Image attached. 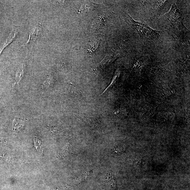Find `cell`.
Listing matches in <instances>:
<instances>
[{"instance_id":"1","label":"cell","mask_w":190,"mask_h":190,"mask_svg":"<svg viewBox=\"0 0 190 190\" xmlns=\"http://www.w3.org/2000/svg\"><path fill=\"white\" fill-rule=\"evenodd\" d=\"M160 19L174 31L183 32L187 30L184 25L182 12L177 8L176 2L172 3L170 10Z\"/></svg>"},{"instance_id":"2","label":"cell","mask_w":190,"mask_h":190,"mask_svg":"<svg viewBox=\"0 0 190 190\" xmlns=\"http://www.w3.org/2000/svg\"><path fill=\"white\" fill-rule=\"evenodd\" d=\"M125 17L128 23L134 28L141 36L151 39H155L159 36L160 31L154 30L146 24L136 21L128 14L125 15Z\"/></svg>"},{"instance_id":"3","label":"cell","mask_w":190,"mask_h":190,"mask_svg":"<svg viewBox=\"0 0 190 190\" xmlns=\"http://www.w3.org/2000/svg\"><path fill=\"white\" fill-rule=\"evenodd\" d=\"M38 30L36 28L35 30L29 35L28 40L25 44L27 47H29V46H32L33 43L34 42L38 36Z\"/></svg>"},{"instance_id":"4","label":"cell","mask_w":190,"mask_h":190,"mask_svg":"<svg viewBox=\"0 0 190 190\" xmlns=\"http://www.w3.org/2000/svg\"><path fill=\"white\" fill-rule=\"evenodd\" d=\"M24 121L21 118L16 117L13 122V128L14 130L18 131L23 126Z\"/></svg>"},{"instance_id":"5","label":"cell","mask_w":190,"mask_h":190,"mask_svg":"<svg viewBox=\"0 0 190 190\" xmlns=\"http://www.w3.org/2000/svg\"><path fill=\"white\" fill-rule=\"evenodd\" d=\"M126 148V146H119L111 150V154L112 155L117 156L124 152Z\"/></svg>"},{"instance_id":"6","label":"cell","mask_w":190,"mask_h":190,"mask_svg":"<svg viewBox=\"0 0 190 190\" xmlns=\"http://www.w3.org/2000/svg\"><path fill=\"white\" fill-rule=\"evenodd\" d=\"M23 66H22V68L19 69L16 73L15 82L13 85V88H16V87L18 86V83L20 80L21 79V78L23 76Z\"/></svg>"},{"instance_id":"7","label":"cell","mask_w":190,"mask_h":190,"mask_svg":"<svg viewBox=\"0 0 190 190\" xmlns=\"http://www.w3.org/2000/svg\"><path fill=\"white\" fill-rule=\"evenodd\" d=\"M17 32H18V30L16 28L14 29V34L13 35V33H12L11 35L9 36V37L8 38V39L7 40V41L6 42V43L4 44V46H3V47L1 50V51H0V55H1V52H2L3 49L6 47L8 46L10 43H11L12 41H13L15 39V37H16L17 35Z\"/></svg>"},{"instance_id":"8","label":"cell","mask_w":190,"mask_h":190,"mask_svg":"<svg viewBox=\"0 0 190 190\" xmlns=\"http://www.w3.org/2000/svg\"><path fill=\"white\" fill-rule=\"evenodd\" d=\"M35 147L39 154H42L43 151V148L41 142L37 138L35 137L34 138Z\"/></svg>"},{"instance_id":"9","label":"cell","mask_w":190,"mask_h":190,"mask_svg":"<svg viewBox=\"0 0 190 190\" xmlns=\"http://www.w3.org/2000/svg\"><path fill=\"white\" fill-rule=\"evenodd\" d=\"M104 19L103 18H101L100 17H98L96 20H95V22H94L93 25L95 27V28L98 29V28H100L101 26L103 25L104 23Z\"/></svg>"},{"instance_id":"10","label":"cell","mask_w":190,"mask_h":190,"mask_svg":"<svg viewBox=\"0 0 190 190\" xmlns=\"http://www.w3.org/2000/svg\"><path fill=\"white\" fill-rule=\"evenodd\" d=\"M142 164V160L139 158H136L133 162L134 168L136 170H140Z\"/></svg>"},{"instance_id":"11","label":"cell","mask_w":190,"mask_h":190,"mask_svg":"<svg viewBox=\"0 0 190 190\" xmlns=\"http://www.w3.org/2000/svg\"><path fill=\"white\" fill-rule=\"evenodd\" d=\"M49 83V82L48 80H47V81H45L43 83L42 86V88L43 89L46 88V87L48 86Z\"/></svg>"}]
</instances>
